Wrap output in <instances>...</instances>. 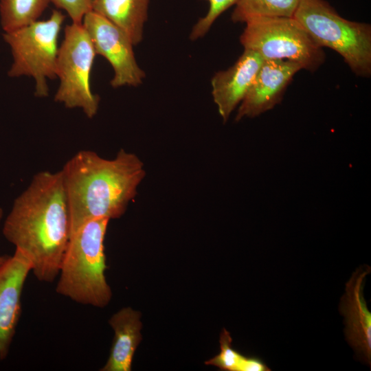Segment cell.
<instances>
[{
  "label": "cell",
  "instance_id": "4",
  "mask_svg": "<svg viewBox=\"0 0 371 371\" xmlns=\"http://www.w3.org/2000/svg\"><path fill=\"white\" fill-rule=\"evenodd\" d=\"M321 47L337 52L357 76H371V25L343 18L325 0H300L293 16Z\"/></svg>",
  "mask_w": 371,
  "mask_h": 371
},
{
  "label": "cell",
  "instance_id": "8",
  "mask_svg": "<svg viewBox=\"0 0 371 371\" xmlns=\"http://www.w3.org/2000/svg\"><path fill=\"white\" fill-rule=\"evenodd\" d=\"M82 23L91 40L95 54L104 57L113 69L111 85L118 88L141 85L146 74L136 61L134 45L127 34L92 10L85 15Z\"/></svg>",
  "mask_w": 371,
  "mask_h": 371
},
{
  "label": "cell",
  "instance_id": "10",
  "mask_svg": "<svg viewBox=\"0 0 371 371\" xmlns=\"http://www.w3.org/2000/svg\"><path fill=\"white\" fill-rule=\"evenodd\" d=\"M30 271V261L17 249L0 267V361L8 355L21 315L23 289Z\"/></svg>",
  "mask_w": 371,
  "mask_h": 371
},
{
  "label": "cell",
  "instance_id": "18",
  "mask_svg": "<svg viewBox=\"0 0 371 371\" xmlns=\"http://www.w3.org/2000/svg\"><path fill=\"white\" fill-rule=\"evenodd\" d=\"M209 3L206 14L201 18L194 25L190 34L191 40L194 41L205 36L210 27L225 11L235 5L238 0H205Z\"/></svg>",
  "mask_w": 371,
  "mask_h": 371
},
{
  "label": "cell",
  "instance_id": "1",
  "mask_svg": "<svg viewBox=\"0 0 371 371\" xmlns=\"http://www.w3.org/2000/svg\"><path fill=\"white\" fill-rule=\"evenodd\" d=\"M2 232L30 261L38 281L55 280L71 235L60 170L34 175L27 188L14 199Z\"/></svg>",
  "mask_w": 371,
  "mask_h": 371
},
{
  "label": "cell",
  "instance_id": "3",
  "mask_svg": "<svg viewBox=\"0 0 371 371\" xmlns=\"http://www.w3.org/2000/svg\"><path fill=\"white\" fill-rule=\"evenodd\" d=\"M110 219L91 220L70 236L63 256L57 293L83 305L106 306L112 296L105 278L104 238Z\"/></svg>",
  "mask_w": 371,
  "mask_h": 371
},
{
  "label": "cell",
  "instance_id": "6",
  "mask_svg": "<svg viewBox=\"0 0 371 371\" xmlns=\"http://www.w3.org/2000/svg\"><path fill=\"white\" fill-rule=\"evenodd\" d=\"M240 41L264 60H289L316 71L324 63L322 47L293 17H259L245 22Z\"/></svg>",
  "mask_w": 371,
  "mask_h": 371
},
{
  "label": "cell",
  "instance_id": "19",
  "mask_svg": "<svg viewBox=\"0 0 371 371\" xmlns=\"http://www.w3.org/2000/svg\"><path fill=\"white\" fill-rule=\"evenodd\" d=\"M59 9L69 15L72 23H81L85 15L91 11V0H51Z\"/></svg>",
  "mask_w": 371,
  "mask_h": 371
},
{
  "label": "cell",
  "instance_id": "20",
  "mask_svg": "<svg viewBox=\"0 0 371 371\" xmlns=\"http://www.w3.org/2000/svg\"><path fill=\"white\" fill-rule=\"evenodd\" d=\"M3 215V210L0 207V221L2 219ZM10 256L4 255V256H0V267L2 266L9 258Z\"/></svg>",
  "mask_w": 371,
  "mask_h": 371
},
{
  "label": "cell",
  "instance_id": "14",
  "mask_svg": "<svg viewBox=\"0 0 371 371\" xmlns=\"http://www.w3.org/2000/svg\"><path fill=\"white\" fill-rule=\"evenodd\" d=\"M149 0H91L92 11L122 29L134 45L143 39Z\"/></svg>",
  "mask_w": 371,
  "mask_h": 371
},
{
  "label": "cell",
  "instance_id": "7",
  "mask_svg": "<svg viewBox=\"0 0 371 371\" xmlns=\"http://www.w3.org/2000/svg\"><path fill=\"white\" fill-rule=\"evenodd\" d=\"M95 52L82 23L65 26L59 46L56 75L60 80L54 100L66 108H80L89 118L98 113L100 97L91 89L90 78Z\"/></svg>",
  "mask_w": 371,
  "mask_h": 371
},
{
  "label": "cell",
  "instance_id": "2",
  "mask_svg": "<svg viewBox=\"0 0 371 371\" xmlns=\"http://www.w3.org/2000/svg\"><path fill=\"white\" fill-rule=\"evenodd\" d=\"M60 172L71 235L91 220L121 217L146 174L139 158L122 148L112 159L91 150H80L65 163Z\"/></svg>",
  "mask_w": 371,
  "mask_h": 371
},
{
  "label": "cell",
  "instance_id": "17",
  "mask_svg": "<svg viewBox=\"0 0 371 371\" xmlns=\"http://www.w3.org/2000/svg\"><path fill=\"white\" fill-rule=\"evenodd\" d=\"M230 333L223 329L219 339L220 352L205 362L221 370L227 371H269L271 369L259 358L245 356L232 346Z\"/></svg>",
  "mask_w": 371,
  "mask_h": 371
},
{
  "label": "cell",
  "instance_id": "5",
  "mask_svg": "<svg viewBox=\"0 0 371 371\" xmlns=\"http://www.w3.org/2000/svg\"><path fill=\"white\" fill-rule=\"evenodd\" d=\"M65 15L54 10L47 20L36 21L19 29L3 32L12 63L8 72L12 78L23 76L34 78V95H49L47 80L56 77L58 37Z\"/></svg>",
  "mask_w": 371,
  "mask_h": 371
},
{
  "label": "cell",
  "instance_id": "12",
  "mask_svg": "<svg viewBox=\"0 0 371 371\" xmlns=\"http://www.w3.org/2000/svg\"><path fill=\"white\" fill-rule=\"evenodd\" d=\"M370 267L358 269L348 281L340 311L346 319V340L370 366L371 314L363 297V282Z\"/></svg>",
  "mask_w": 371,
  "mask_h": 371
},
{
  "label": "cell",
  "instance_id": "16",
  "mask_svg": "<svg viewBox=\"0 0 371 371\" xmlns=\"http://www.w3.org/2000/svg\"><path fill=\"white\" fill-rule=\"evenodd\" d=\"M51 0H0L3 32L23 27L38 19Z\"/></svg>",
  "mask_w": 371,
  "mask_h": 371
},
{
  "label": "cell",
  "instance_id": "13",
  "mask_svg": "<svg viewBox=\"0 0 371 371\" xmlns=\"http://www.w3.org/2000/svg\"><path fill=\"white\" fill-rule=\"evenodd\" d=\"M140 313L123 308L109 320L114 331L110 354L101 371H130L134 353L142 340Z\"/></svg>",
  "mask_w": 371,
  "mask_h": 371
},
{
  "label": "cell",
  "instance_id": "9",
  "mask_svg": "<svg viewBox=\"0 0 371 371\" xmlns=\"http://www.w3.org/2000/svg\"><path fill=\"white\" fill-rule=\"evenodd\" d=\"M302 66L289 60H264L248 92L240 102L236 120L255 117L279 104Z\"/></svg>",
  "mask_w": 371,
  "mask_h": 371
},
{
  "label": "cell",
  "instance_id": "15",
  "mask_svg": "<svg viewBox=\"0 0 371 371\" xmlns=\"http://www.w3.org/2000/svg\"><path fill=\"white\" fill-rule=\"evenodd\" d=\"M300 0H238L232 14L234 23L259 17H293Z\"/></svg>",
  "mask_w": 371,
  "mask_h": 371
},
{
  "label": "cell",
  "instance_id": "11",
  "mask_svg": "<svg viewBox=\"0 0 371 371\" xmlns=\"http://www.w3.org/2000/svg\"><path fill=\"white\" fill-rule=\"evenodd\" d=\"M263 61L259 54L244 49L232 67L212 77V95L223 122L246 95Z\"/></svg>",
  "mask_w": 371,
  "mask_h": 371
}]
</instances>
